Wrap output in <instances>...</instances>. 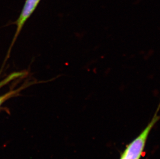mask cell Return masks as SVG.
Masks as SVG:
<instances>
[{
	"label": "cell",
	"instance_id": "cell-1",
	"mask_svg": "<svg viewBox=\"0 0 160 159\" xmlns=\"http://www.w3.org/2000/svg\"><path fill=\"white\" fill-rule=\"evenodd\" d=\"M160 109V104L150 122L138 137L126 146L124 150L120 153L119 159H141L144 156L145 147L149 135L160 119V116L158 115Z\"/></svg>",
	"mask_w": 160,
	"mask_h": 159
},
{
	"label": "cell",
	"instance_id": "cell-2",
	"mask_svg": "<svg viewBox=\"0 0 160 159\" xmlns=\"http://www.w3.org/2000/svg\"><path fill=\"white\" fill-rule=\"evenodd\" d=\"M41 1V0H26L19 16L15 22L16 26V31L8 54H9L11 49L15 44L24 24L34 12Z\"/></svg>",
	"mask_w": 160,
	"mask_h": 159
},
{
	"label": "cell",
	"instance_id": "cell-3",
	"mask_svg": "<svg viewBox=\"0 0 160 159\" xmlns=\"http://www.w3.org/2000/svg\"><path fill=\"white\" fill-rule=\"evenodd\" d=\"M25 75H26V72H23V71L15 72L11 74V75H8V77L5 78L0 81V89L3 86L6 85V84H8V83L11 82L16 79L23 77ZM32 84H33V83H27L26 84H23V85L21 86L18 89L10 90L8 93L4 94V95H1L0 96V107H1L2 105L6 102V101L19 95L20 92H21V91L23 90L24 89H26L29 86L31 85Z\"/></svg>",
	"mask_w": 160,
	"mask_h": 159
}]
</instances>
